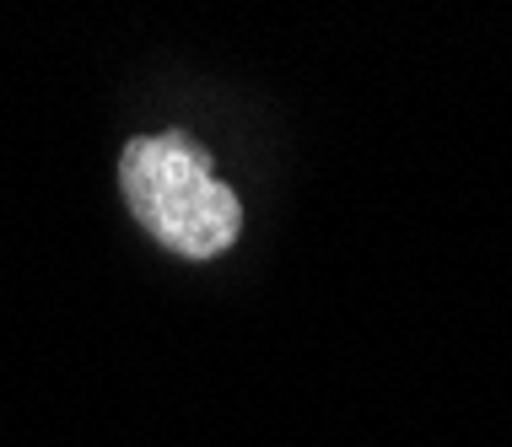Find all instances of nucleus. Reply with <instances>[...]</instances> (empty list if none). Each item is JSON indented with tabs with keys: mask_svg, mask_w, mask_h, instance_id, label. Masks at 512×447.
<instances>
[{
	"mask_svg": "<svg viewBox=\"0 0 512 447\" xmlns=\"http://www.w3.org/2000/svg\"><path fill=\"white\" fill-rule=\"evenodd\" d=\"M124 205L168 254L216 259L238 243L243 205L232 184L216 173L211 151L184 130L141 135L119 157Z\"/></svg>",
	"mask_w": 512,
	"mask_h": 447,
	"instance_id": "nucleus-1",
	"label": "nucleus"
}]
</instances>
